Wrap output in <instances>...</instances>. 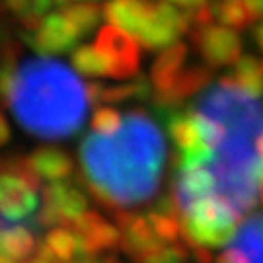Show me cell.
I'll return each instance as SVG.
<instances>
[{
  "mask_svg": "<svg viewBox=\"0 0 263 263\" xmlns=\"http://www.w3.org/2000/svg\"><path fill=\"white\" fill-rule=\"evenodd\" d=\"M61 12L70 20V24L78 29L80 35H88L90 31H94L100 24V20L104 16V8H100L96 2H76L68 4Z\"/></svg>",
  "mask_w": 263,
  "mask_h": 263,
  "instance_id": "23",
  "label": "cell"
},
{
  "mask_svg": "<svg viewBox=\"0 0 263 263\" xmlns=\"http://www.w3.org/2000/svg\"><path fill=\"white\" fill-rule=\"evenodd\" d=\"M254 37H255V43H257V47L263 51V22L254 29Z\"/></svg>",
  "mask_w": 263,
  "mask_h": 263,
  "instance_id": "36",
  "label": "cell"
},
{
  "mask_svg": "<svg viewBox=\"0 0 263 263\" xmlns=\"http://www.w3.org/2000/svg\"><path fill=\"white\" fill-rule=\"evenodd\" d=\"M195 109L220 121L226 129L207 166L215 174L218 193L242 215L252 213L263 191V162L257 152V139L263 133V104L222 76L218 84L199 96Z\"/></svg>",
  "mask_w": 263,
  "mask_h": 263,
  "instance_id": "2",
  "label": "cell"
},
{
  "mask_svg": "<svg viewBox=\"0 0 263 263\" xmlns=\"http://www.w3.org/2000/svg\"><path fill=\"white\" fill-rule=\"evenodd\" d=\"M170 2H174L181 10H193V8H199V6H205L211 0H170Z\"/></svg>",
  "mask_w": 263,
  "mask_h": 263,
  "instance_id": "33",
  "label": "cell"
},
{
  "mask_svg": "<svg viewBox=\"0 0 263 263\" xmlns=\"http://www.w3.org/2000/svg\"><path fill=\"white\" fill-rule=\"evenodd\" d=\"M261 205H263V191H261Z\"/></svg>",
  "mask_w": 263,
  "mask_h": 263,
  "instance_id": "40",
  "label": "cell"
},
{
  "mask_svg": "<svg viewBox=\"0 0 263 263\" xmlns=\"http://www.w3.org/2000/svg\"><path fill=\"white\" fill-rule=\"evenodd\" d=\"M189 248L185 244H170L164 246L160 252H156L154 255H151L144 263H187L189 259Z\"/></svg>",
  "mask_w": 263,
  "mask_h": 263,
  "instance_id": "28",
  "label": "cell"
},
{
  "mask_svg": "<svg viewBox=\"0 0 263 263\" xmlns=\"http://www.w3.org/2000/svg\"><path fill=\"white\" fill-rule=\"evenodd\" d=\"M246 94L261 98L263 96V57L242 55L232 66L230 74H226Z\"/></svg>",
  "mask_w": 263,
  "mask_h": 263,
  "instance_id": "18",
  "label": "cell"
},
{
  "mask_svg": "<svg viewBox=\"0 0 263 263\" xmlns=\"http://www.w3.org/2000/svg\"><path fill=\"white\" fill-rule=\"evenodd\" d=\"M18 39H14L12 33V26L8 22V16H0V57L4 55Z\"/></svg>",
  "mask_w": 263,
  "mask_h": 263,
  "instance_id": "29",
  "label": "cell"
},
{
  "mask_svg": "<svg viewBox=\"0 0 263 263\" xmlns=\"http://www.w3.org/2000/svg\"><path fill=\"white\" fill-rule=\"evenodd\" d=\"M20 55H22V43L14 45L0 57V107H10L12 104V94L20 70Z\"/></svg>",
  "mask_w": 263,
  "mask_h": 263,
  "instance_id": "22",
  "label": "cell"
},
{
  "mask_svg": "<svg viewBox=\"0 0 263 263\" xmlns=\"http://www.w3.org/2000/svg\"><path fill=\"white\" fill-rule=\"evenodd\" d=\"M78 37V29L70 24L63 12H51L45 16L41 28L35 33L22 31V39L33 49L39 57H55L63 55L74 47Z\"/></svg>",
  "mask_w": 263,
  "mask_h": 263,
  "instance_id": "10",
  "label": "cell"
},
{
  "mask_svg": "<svg viewBox=\"0 0 263 263\" xmlns=\"http://www.w3.org/2000/svg\"><path fill=\"white\" fill-rule=\"evenodd\" d=\"M146 216H148V220H151L156 236H158L164 244L170 246L178 242V238L181 236V222H179L181 218H172V216L158 215V213H152V211H148Z\"/></svg>",
  "mask_w": 263,
  "mask_h": 263,
  "instance_id": "26",
  "label": "cell"
},
{
  "mask_svg": "<svg viewBox=\"0 0 263 263\" xmlns=\"http://www.w3.org/2000/svg\"><path fill=\"white\" fill-rule=\"evenodd\" d=\"M86 92L90 105L123 104V102H144L152 96L151 80L144 74H139L133 82L123 86H105L100 82H86Z\"/></svg>",
  "mask_w": 263,
  "mask_h": 263,
  "instance_id": "14",
  "label": "cell"
},
{
  "mask_svg": "<svg viewBox=\"0 0 263 263\" xmlns=\"http://www.w3.org/2000/svg\"><path fill=\"white\" fill-rule=\"evenodd\" d=\"M189 29L187 18L183 10H178L170 2L152 4V12L137 41L148 51H156L162 47H170L178 43L176 39Z\"/></svg>",
  "mask_w": 263,
  "mask_h": 263,
  "instance_id": "9",
  "label": "cell"
},
{
  "mask_svg": "<svg viewBox=\"0 0 263 263\" xmlns=\"http://www.w3.org/2000/svg\"><path fill=\"white\" fill-rule=\"evenodd\" d=\"M41 193L43 201L35 216L39 228H70L76 218H80L88 211V197L78 187V181H53L41 189Z\"/></svg>",
  "mask_w": 263,
  "mask_h": 263,
  "instance_id": "5",
  "label": "cell"
},
{
  "mask_svg": "<svg viewBox=\"0 0 263 263\" xmlns=\"http://www.w3.org/2000/svg\"><path fill=\"white\" fill-rule=\"evenodd\" d=\"M170 191L178 201L179 209L185 211L191 203H195L199 199L218 193V185H216L215 174L205 166V168H195L176 174Z\"/></svg>",
  "mask_w": 263,
  "mask_h": 263,
  "instance_id": "12",
  "label": "cell"
},
{
  "mask_svg": "<svg viewBox=\"0 0 263 263\" xmlns=\"http://www.w3.org/2000/svg\"><path fill=\"white\" fill-rule=\"evenodd\" d=\"M78 2H96V0H78Z\"/></svg>",
  "mask_w": 263,
  "mask_h": 263,
  "instance_id": "38",
  "label": "cell"
},
{
  "mask_svg": "<svg viewBox=\"0 0 263 263\" xmlns=\"http://www.w3.org/2000/svg\"><path fill=\"white\" fill-rule=\"evenodd\" d=\"M257 152H259V158L263 162V133L259 135V139H257Z\"/></svg>",
  "mask_w": 263,
  "mask_h": 263,
  "instance_id": "37",
  "label": "cell"
},
{
  "mask_svg": "<svg viewBox=\"0 0 263 263\" xmlns=\"http://www.w3.org/2000/svg\"><path fill=\"white\" fill-rule=\"evenodd\" d=\"M216 263H250V257L240 250V248H228L222 254L216 257Z\"/></svg>",
  "mask_w": 263,
  "mask_h": 263,
  "instance_id": "30",
  "label": "cell"
},
{
  "mask_svg": "<svg viewBox=\"0 0 263 263\" xmlns=\"http://www.w3.org/2000/svg\"><path fill=\"white\" fill-rule=\"evenodd\" d=\"M246 8L252 14L254 22L257 20H263V0H244Z\"/></svg>",
  "mask_w": 263,
  "mask_h": 263,
  "instance_id": "31",
  "label": "cell"
},
{
  "mask_svg": "<svg viewBox=\"0 0 263 263\" xmlns=\"http://www.w3.org/2000/svg\"><path fill=\"white\" fill-rule=\"evenodd\" d=\"M37 250V240L28 226L10 224L0 218V255L8 261H28Z\"/></svg>",
  "mask_w": 263,
  "mask_h": 263,
  "instance_id": "16",
  "label": "cell"
},
{
  "mask_svg": "<svg viewBox=\"0 0 263 263\" xmlns=\"http://www.w3.org/2000/svg\"><path fill=\"white\" fill-rule=\"evenodd\" d=\"M123 127V115L115 107H100L92 117V131L98 135H115Z\"/></svg>",
  "mask_w": 263,
  "mask_h": 263,
  "instance_id": "27",
  "label": "cell"
},
{
  "mask_svg": "<svg viewBox=\"0 0 263 263\" xmlns=\"http://www.w3.org/2000/svg\"><path fill=\"white\" fill-rule=\"evenodd\" d=\"M45 244L49 246V250L53 252L57 259H61L63 263L72 261V259H82L80 238L70 228H65V226L51 228L45 234Z\"/></svg>",
  "mask_w": 263,
  "mask_h": 263,
  "instance_id": "21",
  "label": "cell"
},
{
  "mask_svg": "<svg viewBox=\"0 0 263 263\" xmlns=\"http://www.w3.org/2000/svg\"><path fill=\"white\" fill-rule=\"evenodd\" d=\"M70 230H74L82 244V259L86 257H98L104 252H111L121 246V230L117 224L107 222L102 213L98 211H86L80 218H76Z\"/></svg>",
  "mask_w": 263,
  "mask_h": 263,
  "instance_id": "11",
  "label": "cell"
},
{
  "mask_svg": "<svg viewBox=\"0 0 263 263\" xmlns=\"http://www.w3.org/2000/svg\"><path fill=\"white\" fill-rule=\"evenodd\" d=\"M191 255H193V259L197 263H213V255H211V250H203V248H199V250H189Z\"/></svg>",
  "mask_w": 263,
  "mask_h": 263,
  "instance_id": "34",
  "label": "cell"
},
{
  "mask_svg": "<svg viewBox=\"0 0 263 263\" xmlns=\"http://www.w3.org/2000/svg\"><path fill=\"white\" fill-rule=\"evenodd\" d=\"M234 246L240 248L250 263H263V213H254L238 228Z\"/></svg>",
  "mask_w": 263,
  "mask_h": 263,
  "instance_id": "20",
  "label": "cell"
},
{
  "mask_svg": "<svg viewBox=\"0 0 263 263\" xmlns=\"http://www.w3.org/2000/svg\"><path fill=\"white\" fill-rule=\"evenodd\" d=\"M191 45L197 49L201 59L211 68L236 65L242 57V39L234 29L209 24L189 31Z\"/></svg>",
  "mask_w": 263,
  "mask_h": 263,
  "instance_id": "7",
  "label": "cell"
},
{
  "mask_svg": "<svg viewBox=\"0 0 263 263\" xmlns=\"http://www.w3.org/2000/svg\"><path fill=\"white\" fill-rule=\"evenodd\" d=\"M213 80V68L211 66L195 65L183 68L179 76L176 78V82L172 84L166 94H158L170 100H176V102H185L189 96L199 94L203 88H207L209 82Z\"/></svg>",
  "mask_w": 263,
  "mask_h": 263,
  "instance_id": "19",
  "label": "cell"
},
{
  "mask_svg": "<svg viewBox=\"0 0 263 263\" xmlns=\"http://www.w3.org/2000/svg\"><path fill=\"white\" fill-rule=\"evenodd\" d=\"M0 263H14V261H8V259H4V261H0Z\"/></svg>",
  "mask_w": 263,
  "mask_h": 263,
  "instance_id": "39",
  "label": "cell"
},
{
  "mask_svg": "<svg viewBox=\"0 0 263 263\" xmlns=\"http://www.w3.org/2000/svg\"><path fill=\"white\" fill-rule=\"evenodd\" d=\"M88 107L86 84L65 63L37 57L20 65L10 109L26 133L43 141L74 137Z\"/></svg>",
  "mask_w": 263,
  "mask_h": 263,
  "instance_id": "3",
  "label": "cell"
},
{
  "mask_svg": "<svg viewBox=\"0 0 263 263\" xmlns=\"http://www.w3.org/2000/svg\"><path fill=\"white\" fill-rule=\"evenodd\" d=\"M70 63L76 72H80L82 76H109V66L94 45H80L74 49L70 55Z\"/></svg>",
  "mask_w": 263,
  "mask_h": 263,
  "instance_id": "25",
  "label": "cell"
},
{
  "mask_svg": "<svg viewBox=\"0 0 263 263\" xmlns=\"http://www.w3.org/2000/svg\"><path fill=\"white\" fill-rule=\"evenodd\" d=\"M141 43L127 31L104 26L98 31L94 47L102 53L109 66V78H137L141 70Z\"/></svg>",
  "mask_w": 263,
  "mask_h": 263,
  "instance_id": "6",
  "label": "cell"
},
{
  "mask_svg": "<svg viewBox=\"0 0 263 263\" xmlns=\"http://www.w3.org/2000/svg\"><path fill=\"white\" fill-rule=\"evenodd\" d=\"M12 139V129H10L8 121H6V117H4V113L0 111V148L2 146H6Z\"/></svg>",
  "mask_w": 263,
  "mask_h": 263,
  "instance_id": "32",
  "label": "cell"
},
{
  "mask_svg": "<svg viewBox=\"0 0 263 263\" xmlns=\"http://www.w3.org/2000/svg\"><path fill=\"white\" fill-rule=\"evenodd\" d=\"M152 12V2L146 0H107L104 4V18L109 26L127 31L137 39Z\"/></svg>",
  "mask_w": 263,
  "mask_h": 263,
  "instance_id": "13",
  "label": "cell"
},
{
  "mask_svg": "<svg viewBox=\"0 0 263 263\" xmlns=\"http://www.w3.org/2000/svg\"><path fill=\"white\" fill-rule=\"evenodd\" d=\"M66 263H117L113 255H105V257H86V259H78V261H66Z\"/></svg>",
  "mask_w": 263,
  "mask_h": 263,
  "instance_id": "35",
  "label": "cell"
},
{
  "mask_svg": "<svg viewBox=\"0 0 263 263\" xmlns=\"http://www.w3.org/2000/svg\"><path fill=\"white\" fill-rule=\"evenodd\" d=\"M28 164L39 179L49 183L63 181L74 172L72 156L59 146H37L28 156Z\"/></svg>",
  "mask_w": 263,
  "mask_h": 263,
  "instance_id": "15",
  "label": "cell"
},
{
  "mask_svg": "<svg viewBox=\"0 0 263 263\" xmlns=\"http://www.w3.org/2000/svg\"><path fill=\"white\" fill-rule=\"evenodd\" d=\"M185 57H187V45L179 43V41L166 47L156 57V61L151 68V80L154 84L156 94H166L172 88L179 72L183 70Z\"/></svg>",
  "mask_w": 263,
  "mask_h": 263,
  "instance_id": "17",
  "label": "cell"
},
{
  "mask_svg": "<svg viewBox=\"0 0 263 263\" xmlns=\"http://www.w3.org/2000/svg\"><path fill=\"white\" fill-rule=\"evenodd\" d=\"M213 8H215V16L226 28L244 31L254 24V18L246 8L244 0H215Z\"/></svg>",
  "mask_w": 263,
  "mask_h": 263,
  "instance_id": "24",
  "label": "cell"
},
{
  "mask_svg": "<svg viewBox=\"0 0 263 263\" xmlns=\"http://www.w3.org/2000/svg\"><path fill=\"white\" fill-rule=\"evenodd\" d=\"M41 179L29 168L28 156L0 158V218L10 224L37 226V191Z\"/></svg>",
  "mask_w": 263,
  "mask_h": 263,
  "instance_id": "4",
  "label": "cell"
},
{
  "mask_svg": "<svg viewBox=\"0 0 263 263\" xmlns=\"http://www.w3.org/2000/svg\"><path fill=\"white\" fill-rule=\"evenodd\" d=\"M111 218L115 220L117 228L121 230V246L119 248L133 261L144 263L151 255H154L166 246L156 236L146 215L142 216L129 213V211H117V213H111Z\"/></svg>",
  "mask_w": 263,
  "mask_h": 263,
  "instance_id": "8",
  "label": "cell"
},
{
  "mask_svg": "<svg viewBox=\"0 0 263 263\" xmlns=\"http://www.w3.org/2000/svg\"><path fill=\"white\" fill-rule=\"evenodd\" d=\"M166 162V141L148 113L123 115L115 135L90 133L80 142L78 183L111 213L141 207L156 197Z\"/></svg>",
  "mask_w": 263,
  "mask_h": 263,
  "instance_id": "1",
  "label": "cell"
}]
</instances>
